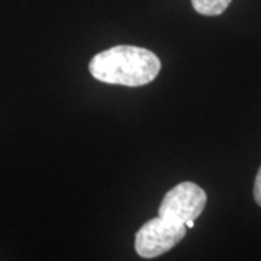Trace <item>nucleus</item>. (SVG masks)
<instances>
[{"label":"nucleus","mask_w":261,"mask_h":261,"mask_svg":"<svg viewBox=\"0 0 261 261\" xmlns=\"http://www.w3.org/2000/svg\"><path fill=\"white\" fill-rule=\"evenodd\" d=\"M186 225L157 216L141 226L135 235V251L142 258H155L173 250L186 235Z\"/></svg>","instance_id":"2"},{"label":"nucleus","mask_w":261,"mask_h":261,"mask_svg":"<svg viewBox=\"0 0 261 261\" xmlns=\"http://www.w3.org/2000/svg\"><path fill=\"white\" fill-rule=\"evenodd\" d=\"M161 70V61L147 48L118 45L96 54L89 71L96 80L108 84L138 87L151 83Z\"/></svg>","instance_id":"1"},{"label":"nucleus","mask_w":261,"mask_h":261,"mask_svg":"<svg viewBox=\"0 0 261 261\" xmlns=\"http://www.w3.org/2000/svg\"><path fill=\"white\" fill-rule=\"evenodd\" d=\"M232 0H192L193 9L203 16L222 15Z\"/></svg>","instance_id":"4"},{"label":"nucleus","mask_w":261,"mask_h":261,"mask_svg":"<svg viewBox=\"0 0 261 261\" xmlns=\"http://www.w3.org/2000/svg\"><path fill=\"white\" fill-rule=\"evenodd\" d=\"M206 200L202 187L192 181H183L166 193L159 207V216L174 224L186 225L202 215Z\"/></svg>","instance_id":"3"},{"label":"nucleus","mask_w":261,"mask_h":261,"mask_svg":"<svg viewBox=\"0 0 261 261\" xmlns=\"http://www.w3.org/2000/svg\"><path fill=\"white\" fill-rule=\"evenodd\" d=\"M254 199H255L257 205L261 207V167L257 173L255 181H254Z\"/></svg>","instance_id":"5"}]
</instances>
